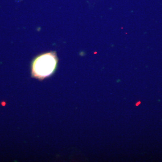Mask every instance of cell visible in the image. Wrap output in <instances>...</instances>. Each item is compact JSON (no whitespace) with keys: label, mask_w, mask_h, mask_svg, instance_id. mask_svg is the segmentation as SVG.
Here are the masks:
<instances>
[{"label":"cell","mask_w":162,"mask_h":162,"mask_svg":"<svg viewBox=\"0 0 162 162\" xmlns=\"http://www.w3.org/2000/svg\"><path fill=\"white\" fill-rule=\"evenodd\" d=\"M57 63V57L53 52L39 56L32 63V76L40 79L50 76L56 69Z\"/></svg>","instance_id":"obj_1"}]
</instances>
